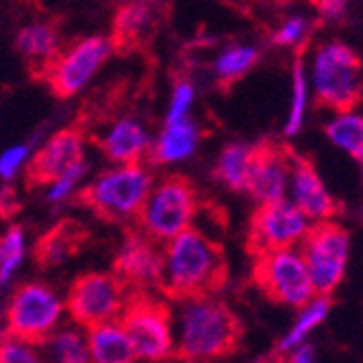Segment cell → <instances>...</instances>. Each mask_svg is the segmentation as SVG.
Masks as SVG:
<instances>
[{
	"label": "cell",
	"instance_id": "1",
	"mask_svg": "<svg viewBox=\"0 0 363 363\" xmlns=\"http://www.w3.org/2000/svg\"><path fill=\"white\" fill-rule=\"evenodd\" d=\"M226 277L228 263L224 248L198 228L189 226L166 242L159 289L168 298L187 301L213 296L224 287Z\"/></svg>",
	"mask_w": 363,
	"mask_h": 363
},
{
	"label": "cell",
	"instance_id": "2",
	"mask_svg": "<svg viewBox=\"0 0 363 363\" xmlns=\"http://www.w3.org/2000/svg\"><path fill=\"white\" fill-rule=\"evenodd\" d=\"M244 324L226 303L213 296L183 301L179 313L177 357L187 363H205L240 350Z\"/></svg>",
	"mask_w": 363,
	"mask_h": 363
},
{
	"label": "cell",
	"instance_id": "3",
	"mask_svg": "<svg viewBox=\"0 0 363 363\" xmlns=\"http://www.w3.org/2000/svg\"><path fill=\"white\" fill-rule=\"evenodd\" d=\"M152 189V177L142 163H118L98 174L77 196L79 203L111 224L135 222Z\"/></svg>",
	"mask_w": 363,
	"mask_h": 363
},
{
	"label": "cell",
	"instance_id": "4",
	"mask_svg": "<svg viewBox=\"0 0 363 363\" xmlns=\"http://www.w3.org/2000/svg\"><path fill=\"white\" fill-rule=\"evenodd\" d=\"M198 213V189L183 174H168L152 185L135 220L138 228L155 240L170 242L191 226Z\"/></svg>",
	"mask_w": 363,
	"mask_h": 363
},
{
	"label": "cell",
	"instance_id": "5",
	"mask_svg": "<svg viewBox=\"0 0 363 363\" xmlns=\"http://www.w3.org/2000/svg\"><path fill=\"white\" fill-rule=\"evenodd\" d=\"M361 57L342 42H331L318 48L313 61L315 105L350 113L363 101Z\"/></svg>",
	"mask_w": 363,
	"mask_h": 363
},
{
	"label": "cell",
	"instance_id": "6",
	"mask_svg": "<svg viewBox=\"0 0 363 363\" xmlns=\"http://www.w3.org/2000/svg\"><path fill=\"white\" fill-rule=\"evenodd\" d=\"M120 324L130 337L144 361H163L174 350L172 337V311L146 291H128V298L120 313Z\"/></svg>",
	"mask_w": 363,
	"mask_h": 363
},
{
	"label": "cell",
	"instance_id": "7",
	"mask_svg": "<svg viewBox=\"0 0 363 363\" xmlns=\"http://www.w3.org/2000/svg\"><path fill=\"white\" fill-rule=\"evenodd\" d=\"M301 257L309 270L315 296H331L344 281L350 235L333 220H318L301 240Z\"/></svg>",
	"mask_w": 363,
	"mask_h": 363
},
{
	"label": "cell",
	"instance_id": "8",
	"mask_svg": "<svg viewBox=\"0 0 363 363\" xmlns=\"http://www.w3.org/2000/svg\"><path fill=\"white\" fill-rule=\"evenodd\" d=\"M252 259V283L268 301L291 309H305L313 301L315 289L301 255L274 250Z\"/></svg>",
	"mask_w": 363,
	"mask_h": 363
},
{
	"label": "cell",
	"instance_id": "9",
	"mask_svg": "<svg viewBox=\"0 0 363 363\" xmlns=\"http://www.w3.org/2000/svg\"><path fill=\"white\" fill-rule=\"evenodd\" d=\"M128 291L116 272H87L72 283L65 307L79 326L91 328L120 318Z\"/></svg>",
	"mask_w": 363,
	"mask_h": 363
},
{
	"label": "cell",
	"instance_id": "10",
	"mask_svg": "<svg viewBox=\"0 0 363 363\" xmlns=\"http://www.w3.org/2000/svg\"><path fill=\"white\" fill-rule=\"evenodd\" d=\"M61 311L63 305L50 287L26 283L18 287L7 309L9 335L30 346H42L55 333Z\"/></svg>",
	"mask_w": 363,
	"mask_h": 363
},
{
	"label": "cell",
	"instance_id": "11",
	"mask_svg": "<svg viewBox=\"0 0 363 363\" xmlns=\"http://www.w3.org/2000/svg\"><path fill=\"white\" fill-rule=\"evenodd\" d=\"M307 228V216L285 198L261 203L250 218L246 248L252 257L289 250L305 238Z\"/></svg>",
	"mask_w": 363,
	"mask_h": 363
},
{
	"label": "cell",
	"instance_id": "12",
	"mask_svg": "<svg viewBox=\"0 0 363 363\" xmlns=\"http://www.w3.org/2000/svg\"><path fill=\"white\" fill-rule=\"evenodd\" d=\"M109 52L111 42L107 38H83L68 48H61V52L46 70L42 83H46L57 98H70L79 94L91 81V77L101 70Z\"/></svg>",
	"mask_w": 363,
	"mask_h": 363
},
{
	"label": "cell",
	"instance_id": "13",
	"mask_svg": "<svg viewBox=\"0 0 363 363\" xmlns=\"http://www.w3.org/2000/svg\"><path fill=\"white\" fill-rule=\"evenodd\" d=\"M85 133L81 126L61 128L35 152L24 172L26 187H44L52 185L59 177L68 174L70 170L85 166L83 155Z\"/></svg>",
	"mask_w": 363,
	"mask_h": 363
},
{
	"label": "cell",
	"instance_id": "14",
	"mask_svg": "<svg viewBox=\"0 0 363 363\" xmlns=\"http://www.w3.org/2000/svg\"><path fill=\"white\" fill-rule=\"evenodd\" d=\"M291 148L279 142L263 140L250 150V170L246 191L261 203L279 201L285 194L291 174Z\"/></svg>",
	"mask_w": 363,
	"mask_h": 363
},
{
	"label": "cell",
	"instance_id": "15",
	"mask_svg": "<svg viewBox=\"0 0 363 363\" xmlns=\"http://www.w3.org/2000/svg\"><path fill=\"white\" fill-rule=\"evenodd\" d=\"M163 270V250L159 242L150 240L144 230H126L124 244L113 261V272L126 283L130 291H146L159 287Z\"/></svg>",
	"mask_w": 363,
	"mask_h": 363
},
{
	"label": "cell",
	"instance_id": "16",
	"mask_svg": "<svg viewBox=\"0 0 363 363\" xmlns=\"http://www.w3.org/2000/svg\"><path fill=\"white\" fill-rule=\"evenodd\" d=\"M291 189L294 205L307 220H333L342 213V205L326 191L313 161L301 152H291Z\"/></svg>",
	"mask_w": 363,
	"mask_h": 363
},
{
	"label": "cell",
	"instance_id": "17",
	"mask_svg": "<svg viewBox=\"0 0 363 363\" xmlns=\"http://www.w3.org/2000/svg\"><path fill=\"white\" fill-rule=\"evenodd\" d=\"M16 48L22 55L28 72L42 81L55 57L61 52L59 22L50 18L26 22L16 35Z\"/></svg>",
	"mask_w": 363,
	"mask_h": 363
},
{
	"label": "cell",
	"instance_id": "18",
	"mask_svg": "<svg viewBox=\"0 0 363 363\" xmlns=\"http://www.w3.org/2000/svg\"><path fill=\"white\" fill-rule=\"evenodd\" d=\"M96 144L113 163H140L150 150L146 128L133 118L116 120L105 135L96 138Z\"/></svg>",
	"mask_w": 363,
	"mask_h": 363
},
{
	"label": "cell",
	"instance_id": "19",
	"mask_svg": "<svg viewBox=\"0 0 363 363\" xmlns=\"http://www.w3.org/2000/svg\"><path fill=\"white\" fill-rule=\"evenodd\" d=\"M85 242V226L74 220H63L38 240L35 250H33V259L40 263V268H52L63 263L68 257L77 255Z\"/></svg>",
	"mask_w": 363,
	"mask_h": 363
},
{
	"label": "cell",
	"instance_id": "20",
	"mask_svg": "<svg viewBox=\"0 0 363 363\" xmlns=\"http://www.w3.org/2000/svg\"><path fill=\"white\" fill-rule=\"evenodd\" d=\"M91 363H135V346L120 322H105L87 328Z\"/></svg>",
	"mask_w": 363,
	"mask_h": 363
},
{
	"label": "cell",
	"instance_id": "21",
	"mask_svg": "<svg viewBox=\"0 0 363 363\" xmlns=\"http://www.w3.org/2000/svg\"><path fill=\"white\" fill-rule=\"evenodd\" d=\"M198 144V128L191 120L183 118L177 122H166V128L155 144H150L148 159L152 163H172L189 157Z\"/></svg>",
	"mask_w": 363,
	"mask_h": 363
},
{
	"label": "cell",
	"instance_id": "22",
	"mask_svg": "<svg viewBox=\"0 0 363 363\" xmlns=\"http://www.w3.org/2000/svg\"><path fill=\"white\" fill-rule=\"evenodd\" d=\"M148 24H150V16L146 7H142L140 3L122 5L113 20L111 48H116L118 52H130L140 48V42L146 35Z\"/></svg>",
	"mask_w": 363,
	"mask_h": 363
},
{
	"label": "cell",
	"instance_id": "23",
	"mask_svg": "<svg viewBox=\"0 0 363 363\" xmlns=\"http://www.w3.org/2000/svg\"><path fill=\"white\" fill-rule=\"evenodd\" d=\"M250 150L252 146H244V144L224 146L213 168L216 179L233 191L246 189L248 170H250Z\"/></svg>",
	"mask_w": 363,
	"mask_h": 363
},
{
	"label": "cell",
	"instance_id": "24",
	"mask_svg": "<svg viewBox=\"0 0 363 363\" xmlns=\"http://www.w3.org/2000/svg\"><path fill=\"white\" fill-rule=\"evenodd\" d=\"M259 61V50L252 46H233L220 55L216 61V77L220 89L228 91L235 83H240Z\"/></svg>",
	"mask_w": 363,
	"mask_h": 363
},
{
	"label": "cell",
	"instance_id": "25",
	"mask_svg": "<svg viewBox=\"0 0 363 363\" xmlns=\"http://www.w3.org/2000/svg\"><path fill=\"white\" fill-rule=\"evenodd\" d=\"M326 135L335 146L346 150L363 172V118L357 113H337L326 124Z\"/></svg>",
	"mask_w": 363,
	"mask_h": 363
},
{
	"label": "cell",
	"instance_id": "26",
	"mask_svg": "<svg viewBox=\"0 0 363 363\" xmlns=\"http://www.w3.org/2000/svg\"><path fill=\"white\" fill-rule=\"evenodd\" d=\"M46 344L50 346L52 363H91L87 337L79 328H61Z\"/></svg>",
	"mask_w": 363,
	"mask_h": 363
},
{
	"label": "cell",
	"instance_id": "27",
	"mask_svg": "<svg viewBox=\"0 0 363 363\" xmlns=\"http://www.w3.org/2000/svg\"><path fill=\"white\" fill-rule=\"evenodd\" d=\"M328 311H331V296H318L315 301H311L305 307V311L301 313V318L296 320V324L289 328V333L281 340L279 350L287 352V350H291L296 346H301L303 340L328 315Z\"/></svg>",
	"mask_w": 363,
	"mask_h": 363
},
{
	"label": "cell",
	"instance_id": "28",
	"mask_svg": "<svg viewBox=\"0 0 363 363\" xmlns=\"http://www.w3.org/2000/svg\"><path fill=\"white\" fill-rule=\"evenodd\" d=\"M24 230L20 226H11L0 238V283H9L13 272L20 268L24 259Z\"/></svg>",
	"mask_w": 363,
	"mask_h": 363
},
{
	"label": "cell",
	"instance_id": "29",
	"mask_svg": "<svg viewBox=\"0 0 363 363\" xmlns=\"http://www.w3.org/2000/svg\"><path fill=\"white\" fill-rule=\"evenodd\" d=\"M305 103H307V85H305V72H303V63L301 57L294 63V101H291V113L285 133L294 135L296 130L303 124V113H305Z\"/></svg>",
	"mask_w": 363,
	"mask_h": 363
},
{
	"label": "cell",
	"instance_id": "30",
	"mask_svg": "<svg viewBox=\"0 0 363 363\" xmlns=\"http://www.w3.org/2000/svg\"><path fill=\"white\" fill-rule=\"evenodd\" d=\"M0 363H44V361L33 350L30 344L9 335L7 340L0 342Z\"/></svg>",
	"mask_w": 363,
	"mask_h": 363
},
{
	"label": "cell",
	"instance_id": "31",
	"mask_svg": "<svg viewBox=\"0 0 363 363\" xmlns=\"http://www.w3.org/2000/svg\"><path fill=\"white\" fill-rule=\"evenodd\" d=\"M305 30H307L305 18H289L272 35V42L277 46H296L305 38Z\"/></svg>",
	"mask_w": 363,
	"mask_h": 363
},
{
	"label": "cell",
	"instance_id": "32",
	"mask_svg": "<svg viewBox=\"0 0 363 363\" xmlns=\"http://www.w3.org/2000/svg\"><path fill=\"white\" fill-rule=\"evenodd\" d=\"M194 101V87L185 81H179L174 87V96H172V105L168 111V122H177L183 120L187 116V109Z\"/></svg>",
	"mask_w": 363,
	"mask_h": 363
},
{
	"label": "cell",
	"instance_id": "33",
	"mask_svg": "<svg viewBox=\"0 0 363 363\" xmlns=\"http://www.w3.org/2000/svg\"><path fill=\"white\" fill-rule=\"evenodd\" d=\"M83 172H85V166H79V168H74V170H70L68 174H63V177H59L52 185H50V194H48V198L50 201H63V198H68L70 196V191H72V187L79 183V179L83 177Z\"/></svg>",
	"mask_w": 363,
	"mask_h": 363
},
{
	"label": "cell",
	"instance_id": "34",
	"mask_svg": "<svg viewBox=\"0 0 363 363\" xmlns=\"http://www.w3.org/2000/svg\"><path fill=\"white\" fill-rule=\"evenodd\" d=\"M26 152H28L26 146H16V148L7 150L3 157H0V177H3V179H11L20 170L22 163H24Z\"/></svg>",
	"mask_w": 363,
	"mask_h": 363
},
{
	"label": "cell",
	"instance_id": "35",
	"mask_svg": "<svg viewBox=\"0 0 363 363\" xmlns=\"http://www.w3.org/2000/svg\"><path fill=\"white\" fill-rule=\"evenodd\" d=\"M315 5L324 16L335 18V16H342V11L346 7V0H315Z\"/></svg>",
	"mask_w": 363,
	"mask_h": 363
},
{
	"label": "cell",
	"instance_id": "36",
	"mask_svg": "<svg viewBox=\"0 0 363 363\" xmlns=\"http://www.w3.org/2000/svg\"><path fill=\"white\" fill-rule=\"evenodd\" d=\"M287 363H315L313 346H296V350L289 354Z\"/></svg>",
	"mask_w": 363,
	"mask_h": 363
},
{
	"label": "cell",
	"instance_id": "37",
	"mask_svg": "<svg viewBox=\"0 0 363 363\" xmlns=\"http://www.w3.org/2000/svg\"><path fill=\"white\" fill-rule=\"evenodd\" d=\"M13 211H18V201L11 189H5L0 194V213H3V218H9Z\"/></svg>",
	"mask_w": 363,
	"mask_h": 363
}]
</instances>
